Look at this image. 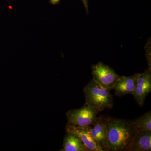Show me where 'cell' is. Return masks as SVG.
<instances>
[{
    "label": "cell",
    "instance_id": "11",
    "mask_svg": "<svg viewBox=\"0 0 151 151\" xmlns=\"http://www.w3.org/2000/svg\"><path fill=\"white\" fill-rule=\"evenodd\" d=\"M132 121L134 127L137 131H151L150 111Z\"/></svg>",
    "mask_w": 151,
    "mask_h": 151
},
{
    "label": "cell",
    "instance_id": "8",
    "mask_svg": "<svg viewBox=\"0 0 151 151\" xmlns=\"http://www.w3.org/2000/svg\"><path fill=\"white\" fill-rule=\"evenodd\" d=\"M139 73H135L129 76H120L113 87V89L115 90V94L119 97L127 94H133L137 86Z\"/></svg>",
    "mask_w": 151,
    "mask_h": 151
},
{
    "label": "cell",
    "instance_id": "1",
    "mask_svg": "<svg viewBox=\"0 0 151 151\" xmlns=\"http://www.w3.org/2000/svg\"><path fill=\"white\" fill-rule=\"evenodd\" d=\"M103 119L108 129L110 151H131L132 142L137 132L133 121L110 117Z\"/></svg>",
    "mask_w": 151,
    "mask_h": 151
},
{
    "label": "cell",
    "instance_id": "6",
    "mask_svg": "<svg viewBox=\"0 0 151 151\" xmlns=\"http://www.w3.org/2000/svg\"><path fill=\"white\" fill-rule=\"evenodd\" d=\"M90 132L93 139L103 151H110L108 129L103 117L100 116L97 118L91 126Z\"/></svg>",
    "mask_w": 151,
    "mask_h": 151
},
{
    "label": "cell",
    "instance_id": "4",
    "mask_svg": "<svg viewBox=\"0 0 151 151\" xmlns=\"http://www.w3.org/2000/svg\"><path fill=\"white\" fill-rule=\"evenodd\" d=\"M93 79L105 89H113L118 78L121 76L110 66L100 62L92 65Z\"/></svg>",
    "mask_w": 151,
    "mask_h": 151
},
{
    "label": "cell",
    "instance_id": "7",
    "mask_svg": "<svg viewBox=\"0 0 151 151\" xmlns=\"http://www.w3.org/2000/svg\"><path fill=\"white\" fill-rule=\"evenodd\" d=\"M91 126L83 127H73L67 124L66 129L67 133L76 135L82 141L88 151H103L93 139L90 130Z\"/></svg>",
    "mask_w": 151,
    "mask_h": 151
},
{
    "label": "cell",
    "instance_id": "5",
    "mask_svg": "<svg viewBox=\"0 0 151 151\" xmlns=\"http://www.w3.org/2000/svg\"><path fill=\"white\" fill-rule=\"evenodd\" d=\"M151 91V71L149 68L142 73H139L133 95L138 105L142 106L146 97Z\"/></svg>",
    "mask_w": 151,
    "mask_h": 151
},
{
    "label": "cell",
    "instance_id": "3",
    "mask_svg": "<svg viewBox=\"0 0 151 151\" xmlns=\"http://www.w3.org/2000/svg\"><path fill=\"white\" fill-rule=\"evenodd\" d=\"M99 112L97 108L86 105L78 109L70 110L66 113L67 124L78 127L92 126L97 120Z\"/></svg>",
    "mask_w": 151,
    "mask_h": 151
},
{
    "label": "cell",
    "instance_id": "12",
    "mask_svg": "<svg viewBox=\"0 0 151 151\" xmlns=\"http://www.w3.org/2000/svg\"><path fill=\"white\" fill-rule=\"evenodd\" d=\"M83 2L84 6H85V9H86V12H87V14L89 13V11H88V0H81Z\"/></svg>",
    "mask_w": 151,
    "mask_h": 151
},
{
    "label": "cell",
    "instance_id": "9",
    "mask_svg": "<svg viewBox=\"0 0 151 151\" xmlns=\"http://www.w3.org/2000/svg\"><path fill=\"white\" fill-rule=\"evenodd\" d=\"M151 131H137L130 151H150Z\"/></svg>",
    "mask_w": 151,
    "mask_h": 151
},
{
    "label": "cell",
    "instance_id": "13",
    "mask_svg": "<svg viewBox=\"0 0 151 151\" xmlns=\"http://www.w3.org/2000/svg\"><path fill=\"white\" fill-rule=\"evenodd\" d=\"M60 0H50L49 2L52 5H56L59 4Z\"/></svg>",
    "mask_w": 151,
    "mask_h": 151
},
{
    "label": "cell",
    "instance_id": "10",
    "mask_svg": "<svg viewBox=\"0 0 151 151\" xmlns=\"http://www.w3.org/2000/svg\"><path fill=\"white\" fill-rule=\"evenodd\" d=\"M61 151H88L86 146L76 135L67 133L63 141Z\"/></svg>",
    "mask_w": 151,
    "mask_h": 151
},
{
    "label": "cell",
    "instance_id": "2",
    "mask_svg": "<svg viewBox=\"0 0 151 151\" xmlns=\"http://www.w3.org/2000/svg\"><path fill=\"white\" fill-rule=\"evenodd\" d=\"M110 90L105 89L92 78L84 87V105L97 108L100 112L105 109H111L113 105V97Z\"/></svg>",
    "mask_w": 151,
    "mask_h": 151
}]
</instances>
